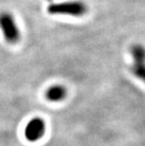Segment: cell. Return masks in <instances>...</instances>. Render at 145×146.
<instances>
[{
  "instance_id": "obj_2",
  "label": "cell",
  "mask_w": 145,
  "mask_h": 146,
  "mask_svg": "<svg viewBox=\"0 0 145 146\" xmlns=\"http://www.w3.org/2000/svg\"><path fill=\"white\" fill-rule=\"evenodd\" d=\"M0 29L2 30L4 38L9 43L15 44L20 41L21 34L14 17L10 12L0 13Z\"/></svg>"
},
{
  "instance_id": "obj_7",
  "label": "cell",
  "mask_w": 145,
  "mask_h": 146,
  "mask_svg": "<svg viewBox=\"0 0 145 146\" xmlns=\"http://www.w3.org/2000/svg\"><path fill=\"white\" fill-rule=\"evenodd\" d=\"M48 1H50V0H48Z\"/></svg>"
},
{
  "instance_id": "obj_1",
  "label": "cell",
  "mask_w": 145,
  "mask_h": 146,
  "mask_svg": "<svg viewBox=\"0 0 145 146\" xmlns=\"http://www.w3.org/2000/svg\"><path fill=\"white\" fill-rule=\"evenodd\" d=\"M47 11L52 15H68L73 17H81L88 12V6L82 1H65L50 4Z\"/></svg>"
},
{
  "instance_id": "obj_4",
  "label": "cell",
  "mask_w": 145,
  "mask_h": 146,
  "mask_svg": "<svg viewBox=\"0 0 145 146\" xmlns=\"http://www.w3.org/2000/svg\"><path fill=\"white\" fill-rule=\"evenodd\" d=\"M67 96V90L62 85H53L49 87L45 92V98L49 102H58L63 101Z\"/></svg>"
},
{
  "instance_id": "obj_3",
  "label": "cell",
  "mask_w": 145,
  "mask_h": 146,
  "mask_svg": "<svg viewBox=\"0 0 145 146\" xmlns=\"http://www.w3.org/2000/svg\"><path fill=\"white\" fill-rule=\"evenodd\" d=\"M45 122L42 118L35 117L27 123L24 128V137L28 141H38L44 137L45 133Z\"/></svg>"
},
{
  "instance_id": "obj_5",
  "label": "cell",
  "mask_w": 145,
  "mask_h": 146,
  "mask_svg": "<svg viewBox=\"0 0 145 146\" xmlns=\"http://www.w3.org/2000/svg\"><path fill=\"white\" fill-rule=\"evenodd\" d=\"M130 54L134 62H145V47L141 44H134L130 48Z\"/></svg>"
},
{
  "instance_id": "obj_6",
  "label": "cell",
  "mask_w": 145,
  "mask_h": 146,
  "mask_svg": "<svg viewBox=\"0 0 145 146\" xmlns=\"http://www.w3.org/2000/svg\"><path fill=\"white\" fill-rule=\"evenodd\" d=\"M131 72L137 78L145 83V62H133Z\"/></svg>"
}]
</instances>
